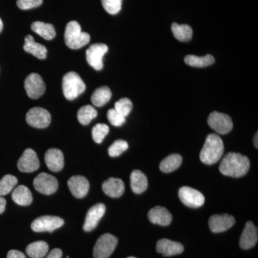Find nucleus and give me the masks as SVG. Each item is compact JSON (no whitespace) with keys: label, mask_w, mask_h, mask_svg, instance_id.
<instances>
[{"label":"nucleus","mask_w":258,"mask_h":258,"mask_svg":"<svg viewBox=\"0 0 258 258\" xmlns=\"http://www.w3.org/2000/svg\"><path fill=\"white\" fill-rule=\"evenodd\" d=\"M107 118L110 123L114 126H120L125 122V117L120 114L115 108H112L107 113Z\"/></svg>","instance_id":"obj_37"},{"label":"nucleus","mask_w":258,"mask_h":258,"mask_svg":"<svg viewBox=\"0 0 258 258\" xmlns=\"http://www.w3.org/2000/svg\"><path fill=\"white\" fill-rule=\"evenodd\" d=\"M127 258H136V257H127Z\"/></svg>","instance_id":"obj_44"},{"label":"nucleus","mask_w":258,"mask_h":258,"mask_svg":"<svg viewBox=\"0 0 258 258\" xmlns=\"http://www.w3.org/2000/svg\"><path fill=\"white\" fill-rule=\"evenodd\" d=\"M7 258H27L26 256L23 252L20 251L15 250V249H12L9 251L8 253Z\"/></svg>","instance_id":"obj_39"},{"label":"nucleus","mask_w":258,"mask_h":258,"mask_svg":"<svg viewBox=\"0 0 258 258\" xmlns=\"http://www.w3.org/2000/svg\"><path fill=\"white\" fill-rule=\"evenodd\" d=\"M112 93L111 89L107 86L97 88L91 96V101L94 106L101 107L106 104L111 100Z\"/></svg>","instance_id":"obj_26"},{"label":"nucleus","mask_w":258,"mask_h":258,"mask_svg":"<svg viewBox=\"0 0 258 258\" xmlns=\"http://www.w3.org/2000/svg\"><path fill=\"white\" fill-rule=\"evenodd\" d=\"M132 108H133V103L127 98H121L115 103V109L124 117L128 115Z\"/></svg>","instance_id":"obj_35"},{"label":"nucleus","mask_w":258,"mask_h":258,"mask_svg":"<svg viewBox=\"0 0 258 258\" xmlns=\"http://www.w3.org/2000/svg\"><path fill=\"white\" fill-rule=\"evenodd\" d=\"M64 37L66 45L73 50L84 47L91 40L89 34L82 32L81 25L76 21H71L67 24Z\"/></svg>","instance_id":"obj_3"},{"label":"nucleus","mask_w":258,"mask_h":258,"mask_svg":"<svg viewBox=\"0 0 258 258\" xmlns=\"http://www.w3.org/2000/svg\"><path fill=\"white\" fill-rule=\"evenodd\" d=\"M215 61V57L212 55H206L203 57L189 55H186L184 58L185 63L195 68L208 67L213 64Z\"/></svg>","instance_id":"obj_30"},{"label":"nucleus","mask_w":258,"mask_h":258,"mask_svg":"<svg viewBox=\"0 0 258 258\" xmlns=\"http://www.w3.org/2000/svg\"><path fill=\"white\" fill-rule=\"evenodd\" d=\"M102 5L107 13L116 15L121 10L122 0H101Z\"/></svg>","instance_id":"obj_36"},{"label":"nucleus","mask_w":258,"mask_h":258,"mask_svg":"<svg viewBox=\"0 0 258 258\" xmlns=\"http://www.w3.org/2000/svg\"><path fill=\"white\" fill-rule=\"evenodd\" d=\"M86 88V84L77 73L69 72L64 75L62 79V91L68 100L72 101L78 98Z\"/></svg>","instance_id":"obj_4"},{"label":"nucleus","mask_w":258,"mask_h":258,"mask_svg":"<svg viewBox=\"0 0 258 258\" xmlns=\"http://www.w3.org/2000/svg\"><path fill=\"white\" fill-rule=\"evenodd\" d=\"M25 88L29 98L37 99L45 93V84L41 76L34 73L29 75L25 79Z\"/></svg>","instance_id":"obj_12"},{"label":"nucleus","mask_w":258,"mask_h":258,"mask_svg":"<svg viewBox=\"0 0 258 258\" xmlns=\"http://www.w3.org/2000/svg\"><path fill=\"white\" fill-rule=\"evenodd\" d=\"M208 124L217 133L227 134L233 128V123L230 115L214 111L209 115Z\"/></svg>","instance_id":"obj_6"},{"label":"nucleus","mask_w":258,"mask_h":258,"mask_svg":"<svg viewBox=\"0 0 258 258\" xmlns=\"http://www.w3.org/2000/svg\"><path fill=\"white\" fill-rule=\"evenodd\" d=\"M19 170L22 172L31 173L40 167V161L36 152L32 149H27L19 159L18 163Z\"/></svg>","instance_id":"obj_13"},{"label":"nucleus","mask_w":258,"mask_h":258,"mask_svg":"<svg viewBox=\"0 0 258 258\" xmlns=\"http://www.w3.org/2000/svg\"><path fill=\"white\" fill-rule=\"evenodd\" d=\"M62 250L60 249L55 248L51 251L47 258H61L62 257Z\"/></svg>","instance_id":"obj_40"},{"label":"nucleus","mask_w":258,"mask_h":258,"mask_svg":"<svg viewBox=\"0 0 258 258\" xmlns=\"http://www.w3.org/2000/svg\"><path fill=\"white\" fill-rule=\"evenodd\" d=\"M18 179L11 174L5 175L0 180V197L5 196L11 192L18 184Z\"/></svg>","instance_id":"obj_32"},{"label":"nucleus","mask_w":258,"mask_h":258,"mask_svg":"<svg viewBox=\"0 0 258 258\" xmlns=\"http://www.w3.org/2000/svg\"><path fill=\"white\" fill-rule=\"evenodd\" d=\"M235 223L234 217L227 214L212 215L209 220L210 230L215 233L225 232L235 225Z\"/></svg>","instance_id":"obj_14"},{"label":"nucleus","mask_w":258,"mask_h":258,"mask_svg":"<svg viewBox=\"0 0 258 258\" xmlns=\"http://www.w3.org/2000/svg\"><path fill=\"white\" fill-rule=\"evenodd\" d=\"M171 31L174 36L181 42H188L192 37V28L188 25H179L173 23L171 25Z\"/></svg>","instance_id":"obj_28"},{"label":"nucleus","mask_w":258,"mask_h":258,"mask_svg":"<svg viewBox=\"0 0 258 258\" xmlns=\"http://www.w3.org/2000/svg\"><path fill=\"white\" fill-rule=\"evenodd\" d=\"M108 50V47L105 44L96 43L91 45L86 51L88 63L96 71H101L103 68V56Z\"/></svg>","instance_id":"obj_9"},{"label":"nucleus","mask_w":258,"mask_h":258,"mask_svg":"<svg viewBox=\"0 0 258 258\" xmlns=\"http://www.w3.org/2000/svg\"><path fill=\"white\" fill-rule=\"evenodd\" d=\"M48 244L44 241H37L29 244L26 248V252L31 258H42L48 252Z\"/></svg>","instance_id":"obj_29"},{"label":"nucleus","mask_w":258,"mask_h":258,"mask_svg":"<svg viewBox=\"0 0 258 258\" xmlns=\"http://www.w3.org/2000/svg\"><path fill=\"white\" fill-rule=\"evenodd\" d=\"M118 244V239L107 233L101 235L97 240L93 248V257L94 258H108L113 253Z\"/></svg>","instance_id":"obj_5"},{"label":"nucleus","mask_w":258,"mask_h":258,"mask_svg":"<svg viewBox=\"0 0 258 258\" xmlns=\"http://www.w3.org/2000/svg\"><path fill=\"white\" fill-rule=\"evenodd\" d=\"M70 191L75 198L81 199L87 195L90 184L88 179L83 176H74L68 181Z\"/></svg>","instance_id":"obj_16"},{"label":"nucleus","mask_w":258,"mask_h":258,"mask_svg":"<svg viewBox=\"0 0 258 258\" xmlns=\"http://www.w3.org/2000/svg\"><path fill=\"white\" fill-rule=\"evenodd\" d=\"M184 246L178 242H174L168 239H161L157 243V251L165 257L181 254L184 251Z\"/></svg>","instance_id":"obj_18"},{"label":"nucleus","mask_w":258,"mask_h":258,"mask_svg":"<svg viewBox=\"0 0 258 258\" xmlns=\"http://www.w3.org/2000/svg\"><path fill=\"white\" fill-rule=\"evenodd\" d=\"M131 187L136 194H142L147 190L148 179L147 176L142 171L134 170L130 176Z\"/></svg>","instance_id":"obj_23"},{"label":"nucleus","mask_w":258,"mask_h":258,"mask_svg":"<svg viewBox=\"0 0 258 258\" xmlns=\"http://www.w3.org/2000/svg\"><path fill=\"white\" fill-rule=\"evenodd\" d=\"M32 31L38 34L45 40H52L55 37L56 32L53 25L51 24L45 23L43 22L36 21L32 24Z\"/></svg>","instance_id":"obj_25"},{"label":"nucleus","mask_w":258,"mask_h":258,"mask_svg":"<svg viewBox=\"0 0 258 258\" xmlns=\"http://www.w3.org/2000/svg\"><path fill=\"white\" fill-rule=\"evenodd\" d=\"M250 166L248 157L238 153L230 152L222 159L220 171L231 177H241L247 174Z\"/></svg>","instance_id":"obj_1"},{"label":"nucleus","mask_w":258,"mask_h":258,"mask_svg":"<svg viewBox=\"0 0 258 258\" xmlns=\"http://www.w3.org/2000/svg\"><path fill=\"white\" fill-rule=\"evenodd\" d=\"M45 164L50 171H60L64 167V156L60 149H50L45 156Z\"/></svg>","instance_id":"obj_19"},{"label":"nucleus","mask_w":258,"mask_h":258,"mask_svg":"<svg viewBox=\"0 0 258 258\" xmlns=\"http://www.w3.org/2000/svg\"><path fill=\"white\" fill-rule=\"evenodd\" d=\"M26 120L30 126L37 128H45L50 124V112L40 107L32 108L26 115Z\"/></svg>","instance_id":"obj_7"},{"label":"nucleus","mask_w":258,"mask_h":258,"mask_svg":"<svg viewBox=\"0 0 258 258\" xmlns=\"http://www.w3.org/2000/svg\"><path fill=\"white\" fill-rule=\"evenodd\" d=\"M6 200L5 198L0 197V214H3L5 212L6 208Z\"/></svg>","instance_id":"obj_41"},{"label":"nucleus","mask_w":258,"mask_h":258,"mask_svg":"<svg viewBox=\"0 0 258 258\" xmlns=\"http://www.w3.org/2000/svg\"><path fill=\"white\" fill-rule=\"evenodd\" d=\"M23 49L25 52L32 54L39 59H45L47 57V50L42 44L36 42L32 35H27L25 38Z\"/></svg>","instance_id":"obj_22"},{"label":"nucleus","mask_w":258,"mask_h":258,"mask_svg":"<svg viewBox=\"0 0 258 258\" xmlns=\"http://www.w3.org/2000/svg\"><path fill=\"white\" fill-rule=\"evenodd\" d=\"M63 225L64 220L60 217L47 215L38 217L34 220L31 225V228L34 232H52Z\"/></svg>","instance_id":"obj_8"},{"label":"nucleus","mask_w":258,"mask_h":258,"mask_svg":"<svg viewBox=\"0 0 258 258\" xmlns=\"http://www.w3.org/2000/svg\"><path fill=\"white\" fill-rule=\"evenodd\" d=\"M106 212V206L103 203H98L90 208L86 215V220L83 225V230L91 232L94 230L98 222Z\"/></svg>","instance_id":"obj_15"},{"label":"nucleus","mask_w":258,"mask_h":258,"mask_svg":"<svg viewBox=\"0 0 258 258\" xmlns=\"http://www.w3.org/2000/svg\"><path fill=\"white\" fill-rule=\"evenodd\" d=\"M3 21H2L1 18H0V33H1V32L3 31Z\"/></svg>","instance_id":"obj_43"},{"label":"nucleus","mask_w":258,"mask_h":258,"mask_svg":"<svg viewBox=\"0 0 258 258\" xmlns=\"http://www.w3.org/2000/svg\"><path fill=\"white\" fill-rule=\"evenodd\" d=\"M258 240L257 229L252 222H247L241 235L240 245L241 248L249 249L252 248Z\"/></svg>","instance_id":"obj_17"},{"label":"nucleus","mask_w":258,"mask_h":258,"mask_svg":"<svg viewBox=\"0 0 258 258\" xmlns=\"http://www.w3.org/2000/svg\"><path fill=\"white\" fill-rule=\"evenodd\" d=\"M98 115V112L92 106L87 105L81 107L78 111V119L82 125L89 124L90 122Z\"/></svg>","instance_id":"obj_31"},{"label":"nucleus","mask_w":258,"mask_h":258,"mask_svg":"<svg viewBox=\"0 0 258 258\" xmlns=\"http://www.w3.org/2000/svg\"><path fill=\"white\" fill-rule=\"evenodd\" d=\"M182 157L177 154H171L161 161L159 168L164 173H170L175 171L181 166Z\"/></svg>","instance_id":"obj_27"},{"label":"nucleus","mask_w":258,"mask_h":258,"mask_svg":"<svg viewBox=\"0 0 258 258\" xmlns=\"http://www.w3.org/2000/svg\"><path fill=\"white\" fill-rule=\"evenodd\" d=\"M128 148V143L124 140L119 139V140L115 141L114 143L112 144L111 147H109V149H108V154L111 157H118L122 153L126 151Z\"/></svg>","instance_id":"obj_34"},{"label":"nucleus","mask_w":258,"mask_h":258,"mask_svg":"<svg viewBox=\"0 0 258 258\" xmlns=\"http://www.w3.org/2000/svg\"><path fill=\"white\" fill-rule=\"evenodd\" d=\"M257 134H258V133L257 132V133H256L255 135H254V139H253L254 146L256 148L258 147V144H258V142H257L258 137H257Z\"/></svg>","instance_id":"obj_42"},{"label":"nucleus","mask_w":258,"mask_h":258,"mask_svg":"<svg viewBox=\"0 0 258 258\" xmlns=\"http://www.w3.org/2000/svg\"><path fill=\"white\" fill-rule=\"evenodd\" d=\"M109 132V127L104 123H98L92 129L93 141L97 144H101Z\"/></svg>","instance_id":"obj_33"},{"label":"nucleus","mask_w":258,"mask_h":258,"mask_svg":"<svg viewBox=\"0 0 258 258\" xmlns=\"http://www.w3.org/2000/svg\"><path fill=\"white\" fill-rule=\"evenodd\" d=\"M103 192L113 198L121 197L124 192V183L118 178H109L102 185Z\"/></svg>","instance_id":"obj_21"},{"label":"nucleus","mask_w":258,"mask_h":258,"mask_svg":"<svg viewBox=\"0 0 258 258\" xmlns=\"http://www.w3.org/2000/svg\"><path fill=\"white\" fill-rule=\"evenodd\" d=\"M148 217L152 223L161 226L169 225L172 220V215L169 210L161 206H157L149 210Z\"/></svg>","instance_id":"obj_20"},{"label":"nucleus","mask_w":258,"mask_h":258,"mask_svg":"<svg viewBox=\"0 0 258 258\" xmlns=\"http://www.w3.org/2000/svg\"><path fill=\"white\" fill-rule=\"evenodd\" d=\"M33 185L37 191L45 195H52L58 188L57 179L47 173L38 174L34 179Z\"/></svg>","instance_id":"obj_10"},{"label":"nucleus","mask_w":258,"mask_h":258,"mask_svg":"<svg viewBox=\"0 0 258 258\" xmlns=\"http://www.w3.org/2000/svg\"><path fill=\"white\" fill-rule=\"evenodd\" d=\"M179 197L182 203L189 208H200L205 204V198L203 194L189 186L180 188Z\"/></svg>","instance_id":"obj_11"},{"label":"nucleus","mask_w":258,"mask_h":258,"mask_svg":"<svg viewBox=\"0 0 258 258\" xmlns=\"http://www.w3.org/2000/svg\"><path fill=\"white\" fill-rule=\"evenodd\" d=\"M12 199L20 206H28L32 203V195L30 190L24 185H20L13 191Z\"/></svg>","instance_id":"obj_24"},{"label":"nucleus","mask_w":258,"mask_h":258,"mask_svg":"<svg viewBox=\"0 0 258 258\" xmlns=\"http://www.w3.org/2000/svg\"><path fill=\"white\" fill-rule=\"evenodd\" d=\"M42 0H18L17 5L20 10H27L37 8L42 5Z\"/></svg>","instance_id":"obj_38"},{"label":"nucleus","mask_w":258,"mask_h":258,"mask_svg":"<svg viewBox=\"0 0 258 258\" xmlns=\"http://www.w3.org/2000/svg\"><path fill=\"white\" fill-rule=\"evenodd\" d=\"M224 149L225 147L222 139L217 134H210L207 137L200 152V160L208 165L215 164L221 159Z\"/></svg>","instance_id":"obj_2"}]
</instances>
